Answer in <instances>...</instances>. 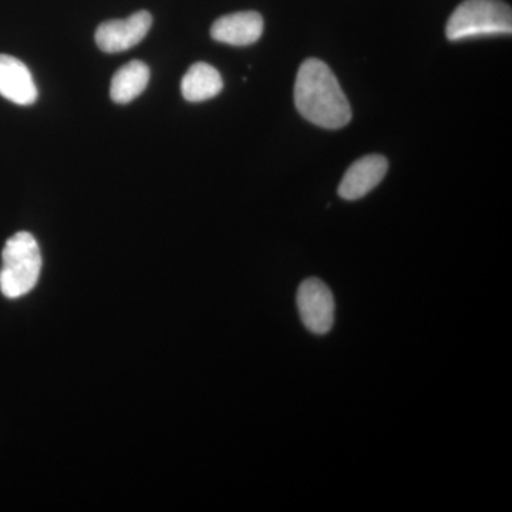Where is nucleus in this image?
<instances>
[{"label": "nucleus", "instance_id": "f257e3e1", "mask_svg": "<svg viewBox=\"0 0 512 512\" xmlns=\"http://www.w3.org/2000/svg\"><path fill=\"white\" fill-rule=\"evenodd\" d=\"M295 104L303 119L328 130L348 126L352 120L348 97L328 64L319 59L305 60L299 67Z\"/></svg>", "mask_w": 512, "mask_h": 512}, {"label": "nucleus", "instance_id": "f03ea898", "mask_svg": "<svg viewBox=\"0 0 512 512\" xmlns=\"http://www.w3.org/2000/svg\"><path fill=\"white\" fill-rule=\"evenodd\" d=\"M0 291L8 299L28 295L35 288L42 271V254L35 237L18 232L6 242L2 252Z\"/></svg>", "mask_w": 512, "mask_h": 512}, {"label": "nucleus", "instance_id": "7ed1b4c3", "mask_svg": "<svg viewBox=\"0 0 512 512\" xmlns=\"http://www.w3.org/2000/svg\"><path fill=\"white\" fill-rule=\"evenodd\" d=\"M512 12L501 0H466L447 22L446 35L451 42L476 37L511 35Z\"/></svg>", "mask_w": 512, "mask_h": 512}, {"label": "nucleus", "instance_id": "20e7f679", "mask_svg": "<svg viewBox=\"0 0 512 512\" xmlns=\"http://www.w3.org/2000/svg\"><path fill=\"white\" fill-rule=\"evenodd\" d=\"M296 305L305 328L315 335H326L335 323V298L325 282L308 278L299 286Z\"/></svg>", "mask_w": 512, "mask_h": 512}, {"label": "nucleus", "instance_id": "39448f33", "mask_svg": "<svg viewBox=\"0 0 512 512\" xmlns=\"http://www.w3.org/2000/svg\"><path fill=\"white\" fill-rule=\"evenodd\" d=\"M153 25V18L146 10L134 13L130 18L109 20L101 23L96 32V43L103 52H126L146 37Z\"/></svg>", "mask_w": 512, "mask_h": 512}, {"label": "nucleus", "instance_id": "423d86ee", "mask_svg": "<svg viewBox=\"0 0 512 512\" xmlns=\"http://www.w3.org/2000/svg\"><path fill=\"white\" fill-rule=\"evenodd\" d=\"M389 170V161L379 154H372L357 160L346 171L339 185V195L343 200L356 201L366 197L382 183Z\"/></svg>", "mask_w": 512, "mask_h": 512}, {"label": "nucleus", "instance_id": "0eeeda50", "mask_svg": "<svg viewBox=\"0 0 512 512\" xmlns=\"http://www.w3.org/2000/svg\"><path fill=\"white\" fill-rule=\"evenodd\" d=\"M264 33V19L256 12H238L222 16L212 25L211 36L231 46L254 45Z\"/></svg>", "mask_w": 512, "mask_h": 512}, {"label": "nucleus", "instance_id": "6e6552de", "mask_svg": "<svg viewBox=\"0 0 512 512\" xmlns=\"http://www.w3.org/2000/svg\"><path fill=\"white\" fill-rule=\"evenodd\" d=\"M0 96L19 106H30L37 100L32 73L16 57L0 55Z\"/></svg>", "mask_w": 512, "mask_h": 512}, {"label": "nucleus", "instance_id": "1a4fd4ad", "mask_svg": "<svg viewBox=\"0 0 512 512\" xmlns=\"http://www.w3.org/2000/svg\"><path fill=\"white\" fill-rule=\"evenodd\" d=\"M224 82L220 72L208 63L192 64L181 82L184 99L191 103L214 99L222 92Z\"/></svg>", "mask_w": 512, "mask_h": 512}, {"label": "nucleus", "instance_id": "9d476101", "mask_svg": "<svg viewBox=\"0 0 512 512\" xmlns=\"http://www.w3.org/2000/svg\"><path fill=\"white\" fill-rule=\"evenodd\" d=\"M150 82V69L140 60L124 64L111 80V100L117 104H127L137 99Z\"/></svg>", "mask_w": 512, "mask_h": 512}]
</instances>
